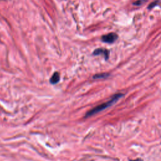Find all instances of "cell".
I'll list each match as a JSON object with an SVG mask.
<instances>
[{
	"label": "cell",
	"instance_id": "obj_1",
	"mask_svg": "<svg viewBox=\"0 0 161 161\" xmlns=\"http://www.w3.org/2000/svg\"><path fill=\"white\" fill-rule=\"evenodd\" d=\"M124 95L121 94V93H118L114 95L111 98L110 100H109L108 101L105 102L101 105H99L98 106H97L95 108H94L93 109L89 111H88L86 114V117H91V116H93L94 114L100 112L103 110H104L105 109L108 108V107L111 106V105H113L114 103H115L120 98H121Z\"/></svg>",
	"mask_w": 161,
	"mask_h": 161
},
{
	"label": "cell",
	"instance_id": "obj_2",
	"mask_svg": "<svg viewBox=\"0 0 161 161\" xmlns=\"http://www.w3.org/2000/svg\"><path fill=\"white\" fill-rule=\"evenodd\" d=\"M118 39V35L115 33H110L102 37V41L106 43H112L115 42Z\"/></svg>",
	"mask_w": 161,
	"mask_h": 161
},
{
	"label": "cell",
	"instance_id": "obj_3",
	"mask_svg": "<svg viewBox=\"0 0 161 161\" xmlns=\"http://www.w3.org/2000/svg\"><path fill=\"white\" fill-rule=\"evenodd\" d=\"M93 54L95 56H98V55H103L105 58L107 60L109 58V51L105 49H96L94 52Z\"/></svg>",
	"mask_w": 161,
	"mask_h": 161
},
{
	"label": "cell",
	"instance_id": "obj_4",
	"mask_svg": "<svg viewBox=\"0 0 161 161\" xmlns=\"http://www.w3.org/2000/svg\"><path fill=\"white\" fill-rule=\"evenodd\" d=\"M59 80H60V74H59V72H55L51 77L50 81L52 84H54L57 83L59 81Z\"/></svg>",
	"mask_w": 161,
	"mask_h": 161
},
{
	"label": "cell",
	"instance_id": "obj_5",
	"mask_svg": "<svg viewBox=\"0 0 161 161\" xmlns=\"http://www.w3.org/2000/svg\"><path fill=\"white\" fill-rule=\"evenodd\" d=\"M109 74H106V73H103V74H96L94 76L93 78L94 79H105L107 77H108Z\"/></svg>",
	"mask_w": 161,
	"mask_h": 161
},
{
	"label": "cell",
	"instance_id": "obj_6",
	"mask_svg": "<svg viewBox=\"0 0 161 161\" xmlns=\"http://www.w3.org/2000/svg\"><path fill=\"white\" fill-rule=\"evenodd\" d=\"M159 0H156V1H154V2H153L152 3H151L149 5V6H148V8L150 10V9H152V8H154L158 3H159Z\"/></svg>",
	"mask_w": 161,
	"mask_h": 161
},
{
	"label": "cell",
	"instance_id": "obj_7",
	"mask_svg": "<svg viewBox=\"0 0 161 161\" xmlns=\"http://www.w3.org/2000/svg\"><path fill=\"white\" fill-rule=\"evenodd\" d=\"M147 0H138L137 2H135L133 5L135 6H140L141 5L143 4L145 2H147Z\"/></svg>",
	"mask_w": 161,
	"mask_h": 161
},
{
	"label": "cell",
	"instance_id": "obj_8",
	"mask_svg": "<svg viewBox=\"0 0 161 161\" xmlns=\"http://www.w3.org/2000/svg\"><path fill=\"white\" fill-rule=\"evenodd\" d=\"M130 161H143V160L141 159H137L135 160H130Z\"/></svg>",
	"mask_w": 161,
	"mask_h": 161
}]
</instances>
